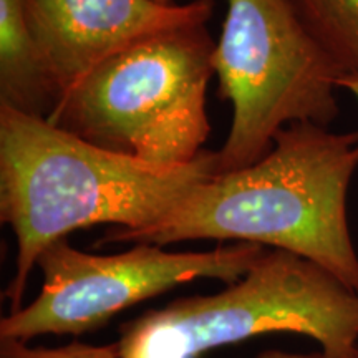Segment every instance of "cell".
Segmentation results:
<instances>
[{
    "label": "cell",
    "instance_id": "obj_1",
    "mask_svg": "<svg viewBox=\"0 0 358 358\" xmlns=\"http://www.w3.org/2000/svg\"><path fill=\"white\" fill-rule=\"evenodd\" d=\"M357 169L358 131L290 124L257 163L216 173L156 222L136 231L113 227L95 245L166 248L204 239L257 244L307 259L358 294V254L347 217Z\"/></svg>",
    "mask_w": 358,
    "mask_h": 358
},
{
    "label": "cell",
    "instance_id": "obj_2",
    "mask_svg": "<svg viewBox=\"0 0 358 358\" xmlns=\"http://www.w3.org/2000/svg\"><path fill=\"white\" fill-rule=\"evenodd\" d=\"M216 173V151L185 166H158L0 106V219L17 241L6 290L10 313L24 307L27 282L48 245L100 224L143 229Z\"/></svg>",
    "mask_w": 358,
    "mask_h": 358
},
{
    "label": "cell",
    "instance_id": "obj_3",
    "mask_svg": "<svg viewBox=\"0 0 358 358\" xmlns=\"http://www.w3.org/2000/svg\"><path fill=\"white\" fill-rule=\"evenodd\" d=\"M214 48L206 24L138 40L66 90L48 122L145 163L189 164L211 133Z\"/></svg>",
    "mask_w": 358,
    "mask_h": 358
},
{
    "label": "cell",
    "instance_id": "obj_4",
    "mask_svg": "<svg viewBox=\"0 0 358 358\" xmlns=\"http://www.w3.org/2000/svg\"><path fill=\"white\" fill-rule=\"evenodd\" d=\"M264 334L315 340L325 358L358 348V294L307 259L266 249L243 279L120 325L122 358H199Z\"/></svg>",
    "mask_w": 358,
    "mask_h": 358
},
{
    "label": "cell",
    "instance_id": "obj_5",
    "mask_svg": "<svg viewBox=\"0 0 358 358\" xmlns=\"http://www.w3.org/2000/svg\"><path fill=\"white\" fill-rule=\"evenodd\" d=\"M213 65L232 108L217 173L257 163L290 124L329 127L338 116L342 75L287 0H227Z\"/></svg>",
    "mask_w": 358,
    "mask_h": 358
},
{
    "label": "cell",
    "instance_id": "obj_6",
    "mask_svg": "<svg viewBox=\"0 0 358 358\" xmlns=\"http://www.w3.org/2000/svg\"><path fill=\"white\" fill-rule=\"evenodd\" d=\"M267 248L249 243L211 250H166L134 244L118 254H92L60 239L40 254L42 289L34 302L0 320V338L95 332L120 312L199 279L234 284Z\"/></svg>",
    "mask_w": 358,
    "mask_h": 358
},
{
    "label": "cell",
    "instance_id": "obj_7",
    "mask_svg": "<svg viewBox=\"0 0 358 358\" xmlns=\"http://www.w3.org/2000/svg\"><path fill=\"white\" fill-rule=\"evenodd\" d=\"M62 95L122 48L179 27L208 24L213 0L186 6L156 0H20Z\"/></svg>",
    "mask_w": 358,
    "mask_h": 358
},
{
    "label": "cell",
    "instance_id": "obj_8",
    "mask_svg": "<svg viewBox=\"0 0 358 358\" xmlns=\"http://www.w3.org/2000/svg\"><path fill=\"white\" fill-rule=\"evenodd\" d=\"M62 88L34 38L20 0H0V106L50 118Z\"/></svg>",
    "mask_w": 358,
    "mask_h": 358
},
{
    "label": "cell",
    "instance_id": "obj_9",
    "mask_svg": "<svg viewBox=\"0 0 358 358\" xmlns=\"http://www.w3.org/2000/svg\"><path fill=\"white\" fill-rule=\"evenodd\" d=\"M287 2L310 37L334 62L340 75H358V0Z\"/></svg>",
    "mask_w": 358,
    "mask_h": 358
},
{
    "label": "cell",
    "instance_id": "obj_10",
    "mask_svg": "<svg viewBox=\"0 0 358 358\" xmlns=\"http://www.w3.org/2000/svg\"><path fill=\"white\" fill-rule=\"evenodd\" d=\"M0 358H122L116 343L90 345L71 342L69 345L47 348L30 347L27 342L13 338H0Z\"/></svg>",
    "mask_w": 358,
    "mask_h": 358
},
{
    "label": "cell",
    "instance_id": "obj_11",
    "mask_svg": "<svg viewBox=\"0 0 358 358\" xmlns=\"http://www.w3.org/2000/svg\"><path fill=\"white\" fill-rule=\"evenodd\" d=\"M256 358H325L324 353L312 352V353H292L284 350H264Z\"/></svg>",
    "mask_w": 358,
    "mask_h": 358
},
{
    "label": "cell",
    "instance_id": "obj_12",
    "mask_svg": "<svg viewBox=\"0 0 358 358\" xmlns=\"http://www.w3.org/2000/svg\"><path fill=\"white\" fill-rule=\"evenodd\" d=\"M338 88L347 90L358 100V75L355 77H342L338 80Z\"/></svg>",
    "mask_w": 358,
    "mask_h": 358
},
{
    "label": "cell",
    "instance_id": "obj_13",
    "mask_svg": "<svg viewBox=\"0 0 358 358\" xmlns=\"http://www.w3.org/2000/svg\"><path fill=\"white\" fill-rule=\"evenodd\" d=\"M156 2H159V3H169V0H156Z\"/></svg>",
    "mask_w": 358,
    "mask_h": 358
},
{
    "label": "cell",
    "instance_id": "obj_14",
    "mask_svg": "<svg viewBox=\"0 0 358 358\" xmlns=\"http://www.w3.org/2000/svg\"><path fill=\"white\" fill-rule=\"evenodd\" d=\"M352 358H358V348L355 350V353H353V355H352Z\"/></svg>",
    "mask_w": 358,
    "mask_h": 358
}]
</instances>
